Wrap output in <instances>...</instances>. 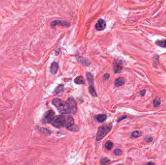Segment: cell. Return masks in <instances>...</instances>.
I'll use <instances>...</instances> for the list:
<instances>
[{
  "mask_svg": "<svg viewBox=\"0 0 166 165\" xmlns=\"http://www.w3.org/2000/svg\"><path fill=\"white\" fill-rule=\"evenodd\" d=\"M54 127L57 128H68L74 125V120L69 115H59L55 117L51 123Z\"/></svg>",
  "mask_w": 166,
  "mask_h": 165,
  "instance_id": "cell-1",
  "label": "cell"
},
{
  "mask_svg": "<svg viewBox=\"0 0 166 165\" xmlns=\"http://www.w3.org/2000/svg\"><path fill=\"white\" fill-rule=\"evenodd\" d=\"M52 103L60 113L67 114L71 113V110L67 102L58 98H55L52 100Z\"/></svg>",
  "mask_w": 166,
  "mask_h": 165,
  "instance_id": "cell-2",
  "label": "cell"
},
{
  "mask_svg": "<svg viewBox=\"0 0 166 165\" xmlns=\"http://www.w3.org/2000/svg\"><path fill=\"white\" fill-rule=\"evenodd\" d=\"M112 127V124H106L100 126L96 136V140L98 141H101L109 132Z\"/></svg>",
  "mask_w": 166,
  "mask_h": 165,
  "instance_id": "cell-3",
  "label": "cell"
},
{
  "mask_svg": "<svg viewBox=\"0 0 166 165\" xmlns=\"http://www.w3.org/2000/svg\"><path fill=\"white\" fill-rule=\"evenodd\" d=\"M55 118V113L52 110L47 111L42 119V122L44 124L51 123Z\"/></svg>",
  "mask_w": 166,
  "mask_h": 165,
  "instance_id": "cell-4",
  "label": "cell"
},
{
  "mask_svg": "<svg viewBox=\"0 0 166 165\" xmlns=\"http://www.w3.org/2000/svg\"><path fill=\"white\" fill-rule=\"evenodd\" d=\"M68 103L71 110V113L75 114L77 111V103L75 100L73 98H68L67 101Z\"/></svg>",
  "mask_w": 166,
  "mask_h": 165,
  "instance_id": "cell-5",
  "label": "cell"
},
{
  "mask_svg": "<svg viewBox=\"0 0 166 165\" xmlns=\"http://www.w3.org/2000/svg\"><path fill=\"white\" fill-rule=\"evenodd\" d=\"M106 27V23L103 20L100 19L95 25L96 29L101 31L103 30Z\"/></svg>",
  "mask_w": 166,
  "mask_h": 165,
  "instance_id": "cell-6",
  "label": "cell"
},
{
  "mask_svg": "<svg viewBox=\"0 0 166 165\" xmlns=\"http://www.w3.org/2000/svg\"><path fill=\"white\" fill-rule=\"evenodd\" d=\"M61 25V26H64L65 27H69L70 26V24L69 23L66 22V21H63L62 20H55L54 21L51 22V26L52 27L55 26V25Z\"/></svg>",
  "mask_w": 166,
  "mask_h": 165,
  "instance_id": "cell-7",
  "label": "cell"
},
{
  "mask_svg": "<svg viewBox=\"0 0 166 165\" xmlns=\"http://www.w3.org/2000/svg\"><path fill=\"white\" fill-rule=\"evenodd\" d=\"M58 68L59 66L58 64L56 62H53L51 64V72L54 75L56 74L58 71Z\"/></svg>",
  "mask_w": 166,
  "mask_h": 165,
  "instance_id": "cell-8",
  "label": "cell"
},
{
  "mask_svg": "<svg viewBox=\"0 0 166 165\" xmlns=\"http://www.w3.org/2000/svg\"><path fill=\"white\" fill-rule=\"evenodd\" d=\"M122 68H123V67L119 63L115 62V63H114V69L115 73H120L122 71Z\"/></svg>",
  "mask_w": 166,
  "mask_h": 165,
  "instance_id": "cell-9",
  "label": "cell"
},
{
  "mask_svg": "<svg viewBox=\"0 0 166 165\" xmlns=\"http://www.w3.org/2000/svg\"><path fill=\"white\" fill-rule=\"evenodd\" d=\"M125 82V80L124 77H119L116 79L115 81V85L117 87H119L123 85Z\"/></svg>",
  "mask_w": 166,
  "mask_h": 165,
  "instance_id": "cell-10",
  "label": "cell"
},
{
  "mask_svg": "<svg viewBox=\"0 0 166 165\" xmlns=\"http://www.w3.org/2000/svg\"><path fill=\"white\" fill-rule=\"evenodd\" d=\"M74 82L77 84H83L85 83V80L83 76H79L75 79Z\"/></svg>",
  "mask_w": 166,
  "mask_h": 165,
  "instance_id": "cell-11",
  "label": "cell"
},
{
  "mask_svg": "<svg viewBox=\"0 0 166 165\" xmlns=\"http://www.w3.org/2000/svg\"><path fill=\"white\" fill-rule=\"evenodd\" d=\"M155 44L162 48H166V39L164 40H158L155 42Z\"/></svg>",
  "mask_w": 166,
  "mask_h": 165,
  "instance_id": "cell-12",
  "label": "cell"
},
{
  "mask_svg": "<svg viewBox=\"0 0 166 165\" xmlns=\"http://www.w3.org/2000/svg\"><path fill=\"white\" fill-rule=\"evenodd\" d=\"M106 118H107L106 116L104 114L99 115L98 116H97V117H96V119H97V121L100 123L103 122V121H104L106 120Z\"/></svg>",
  "mask_w": 166,
  "mask_h": 165,
  "instance_id": "cell-13",
  "label": "cell"
},
{
  "mask_svg": "<svg viewBox=\"0 0 166 165\" xmlns=\"http://www.w3.org/2000/svg\"><path fill=\"white\" fill-rule=\"evenodd\" d=\"M86 77H87V80H88L90 86L93 85L94 84V79H93V76L90 73H88L86 74Z\"/></svg>",
  "mask_w": 166,
  "mask_h": 165,
  "instance_id": "cell-14",
  "label": "cell"
},
{
  "mask_svg": "<svg viewBox=\"0 0 166 165\" xmlns=\"http://www.w3.org/2000/svg\"><path fill=\"white\" fill-rule=\"evenodd\" d=\"M89 93H90V94L92 95L93 97H97V93H96V91H95V88H94L93 85H90V86H89Z\"/></svg>",
  "mask_w": 166,
  "mask_h": 165,
  "instance_id": "cell-15",
  "label": "cell"
},
{
  "mask_svg": "<svg viewBox=\"0 0 166 165\" xmlns=\"http://www.w3.org/2000/svg\"><path fill=\"white\" fill-rule=\"evenodd\" d=\"M64 90V86L62 85H59L54 92V94H57L62 92Z\"/></svg>",
  "mask_w": 166,
  "mask_h": 165,
  "instance_id": "cell-16",
  "label": "cell"
},
{
  "mask_svg": "<svg viewBox=\"0 0 166 165\" xmlns=\"http://www.w3.org/2000/svg\"><path fill=\"white\" fill-rule=\"evenodd\" d=\"M105 147L108 150H110L113 147V143L111 141H107L105 143Z\"/></svg>",
  "mask_w": 166,
  "mask_h": 165,
  "instance_id": "cell-17",
  "label": "cell"
},
{
  "mask_svg": "<svg viewBox=\"0 0 166 165\" xmlns=\"http://www.w3.org/2000/svg\"><path fill=\"white\" fill-rule=\"evenodd\" d=\"M142 134V133L140 131H135L132 133V137H140Z\"/></svg>",
  "mask_w": 166,
  "mask_h": 165,
  "instance_id": "cell-18",
  "label": "cell"
},
{
  "mask_svg": "<svg viewBox=\"0 0 166 165\" xmlns=\"http://www.w3.org/2000/svg\"><path fill=\"white\" fill-rule=\"evenodd\" d=\"M110 160L107 158H103L101 159V165H106L109 163Z\"/></svg>",
  "mask_w": 166,
  "mask_h": 165,
  "instance_id": "cell-19",
  "label": "cell"
},
{
  "mask_svg": "<svg viewBox=\"0 0 166 165\" xmlns=\"http://www.w3.org/2000/svg\"><path fill=\"white\" fill-rule=\"evenodd\" d=\"M153 105L154 107H158L160 105L161 101L160 99H159L158 98L155 99L153 101Z\"/></svg>",
  "mask_w": 166,
  "mask_h": 165,
  "instance_id": "cell-20",
  "label": "cell"
},
{
  "mask_svg": "<svg viewBox=\"0 0 166 165\" xmlns=\"http://www.w3.org/2000/svg\"><path fill=\"white\" fill-rule=\"evenodd\" d=\"M69 130H71V131H77L79 130V128L76 125H72L71 127H69L68 128Z\"/></svg>",
  "mask_w": 166,
  "mask_h": 165,
  "instance_id": "cell-21",
  "label": "cell"
},
{
  "mask_svg": "<svg viewBox=\"0 0 166 165\" xmlns=\"http://www.w3.org/2000/svg\"><path fill=\"white\" fill-rule=\"evenodd\" d=\"M114 153L116 155H120L122 154V151L120 149H115L114 151Z\"/></svg>",
  "mask_w": 166,
  "mask_h": 165,
  "instance_id": "cell-22",
  "label": "cell"
},
{
  "mask_svg": "<svg viewBox=\"0 0 166 165\" xmlns=\"http://www.w3.org/2000/svg\"><path fill=\"white\" fill-rule=\"evenodd\" d=\"M152 140H153V139H152V137H147L145 138V141L147 142H151L152 141Z\"/></svg>",
  "mask_w": 166,
  "mask_h": 165,
  "instance_id": "cell-23",
  "label": "cell"
},
{
  "mask_svg": "<svg viewBox=\"0 0 166 165\" xmlns=\"http://www.w3.org/2000/svg\"><path fill=\"white\" fill-rule=\"evenodd\" d=\"M145 93H146V91L145 90H141L140 92V94L141 96H144V95L145 94Z\"/></svg>",
  "mask_w": 166,
  "mask_h": 165,
  "instance_id": "cell-24",
  "label": "cell"
},
{
  "mask_svg": "<svg viewBox=\"0 0 166 165\" xmlns=\"http://www.w3.org/2000/svg\"><path fill=\"white\" fill-rule=\"evenodd\" d=\"M146 165H155L154 164L153 162H149L146 164Z\"/></svg>",
  "mask_w": 166,
  "mask_h": 165,
  "instance_id": "cell-25",
  "label": "cell"
},
{
  "mask_svg": "<svg viewBox=\"0 0 166 165\" xmlns=\"http://www.w3.org/2000/svg\"><path fill=\"white\" fill-rule=\"evenodd\" d=\"M127 118V116H124V117H122V118H121V119H120L119 121H120L121 120H123V119H125V118Z\"/></svg>",
  "mask_w": 166,
  "mask_h": 165,
  "instance_id": "cell-26",
  "label": "cell"
},
{
  "mask_svg": "<svg viewBox=\"0 0 166 165\" xmlns=\"http://www.w3.org/2000/svg\"></svg>",
  "mask_w": 166,
  "mask_h": 165,
  "instance_id": "cell-27",
  "label": "cell"
}]
</instances>
